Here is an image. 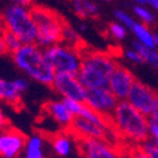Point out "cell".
Segmentation results:
<instances>
[{"mask_svg": "<svg viewBox=\"0 0 158 158\" xmlns=\"http://www.w3.org/2000/svg\"><path fill=\"white\" fill-rule=\"evenodd\" d=\"M109 122L124 146H141L149 139V118L127 101L118 103L109 117Z\"/></svg>", "mask_w": 158, "mask_h": 158, "instance_id": "6da1fadb", "label": "cell"}, {"mask_svg": "<svg viewBox=\"0 0 158 158\" xmlns=\"http://www.w3.org/2000/svg\"><path fill=\"white\" fill-rule=\"evenodd\" d=\"M118 65L119 64L109 53L82 50V64L78 78L87 89L108 88Z\"/></svg>", "mask_w": 158, "mask_h": 158, "instance_id": "7a4b0ae2", "label": "cell"}, {"mask_svg": "<svg viewBox=\"0 0 158 158\" xmlns=\"http://www.w3.org/2000/svg\"><path fill=\"white\" fill-rule=\"evenodd\" d=\"M11 58L15 67L29 79L52 88L56 73L49 64L43 48L38 44H24Z\"/></svg>", "mask_w": 158, "mask_h": 158, "instance_id": "3957f363", "label": "cell"}, {"mask_svg": "<svg viewBox=\"0 0 158 158\" xmlns=\"http://www.w3.org/2000/svg\"><path fill=\"white\" fill-rule=\"evenodd\" d=\"M31 14L38 29L36 44L47 49L58 43H62V33L64 24V19L55 10H52L47 6L33 5Z\"/></svg>", "mask_w": 158, "mask_h": 158, "instance_id": "277c9868", "label": "cell"}, {"mask_svg": "<svg viewBox=\"0 0 158 158\" xmlns=\"http://www.w3.org/2000/svg\"><path fill=\"white\" fill-rule=\"evenodd\" d=\"M2 22L4 28L13 31L23 44H36L38 29L31 8L8 4L2 11Z\"/></svg>", "mask_w": 158, "mask_h": 158, "instance_id": "5b68a950", "label": "cell"}, {"mask_svg": "<svg viewBox=\"0 0 158 158\" xmlns=\"http://www.w3.org/2000/svg\"><path fill=\"white\" fill-rule=\"evenodd\" d=\"M44 54L55 73L78 74L82 64V50L58 43L44 49Z\"/></svg>", "mask_w": 158, "mask_h": 158, "instance_id": "8992f818", "label": "cell"}, {"mask_svg": "<svg viewBox=\"0 0 158 158\" xmlns=\"http://www.w3.org/2000/svg\"><path fill=\"white\" fill-rule=\"evenodd\" d=\"M75 141V139H74ZM77 148L83 158H123L126 146H115L106 139H77Z\"/></svg>", "mask_w": 158, "mask_h": 158, "instance_id": "52a82bcc", "label": "cell"}, {"mask_svg": "<svg viewBox=\"0 0 158 158\" xmlns=\"http://www.w3.org/2000/svg\"><path fill=\"white\" fill-rule=\"evenodd\" d=\"M52 89L59 95L62 99H73L84 103L87 88L79 81L78 74L70 73H56Z\"/></svg>", "mask_w": 158, "mask_h": 158, "instance_id": "ba28073f", "label": "cell"}, {"mask_svg": "<svg viewBox=\"0 0 158 158\" xmlns=\"http://www.w3.org/2000/svg\"><path fill=\"white\" fill-rule=\"evenodd\" d=\"M127 102L139 113L149 118L158 103V94L144 83L135 81L128 94Z\"/></svg>", "mask_w": 158, "mask_h": 158, "instance_id": "9c48e42d", "label": "cell"}, {"mask_svg": "<svg viewBox=\"0 0 158 158\" xmlns=\"http://www.w3.org/2000/svg\"><path fill=\"white\" fill-rule=\"evenodd\" d=\"M118 103H119V101L117 99L115 95L108 88L88 89L84 101V104L87 107L107 118L112 115Z\"/></svg>", "mask_w": 158, "mask_h": 158, "instance_id": "30bf717a", "label": "cell"}, {"mask_svg": "<svg viewBox=\"0 0 158 158\" xmlns=\"http://www.w3.org/2000/svg\"><path fill=\"white\" fill-rule=\"evenodd\" d=\"M28 137L14 127L0 133V156L3 158H19L24 153Z\"/></svg>", "mask_w": 158, "mask_h": 158, "instance_id": "8fae6325", "label": "cell"}, {"mask_svg": "<svg viewBox=\"0 0 158 158\" xmlns=\"http://www.w3.org/2000/svg\"><path fill=\"white\" fill-rule=\"evenodd\" d=\"M135 81L137 79L134 78L133 73L128 68H126L123 65H118L115 72L112 75L108 89L115 95V98L119 102L127 101L128 94H129L133 84L135 83Z\"/></svg>", "mask_w": 158, "mask_h": 158, "instance_id": "7c38bea8", "label": "cell"}, {"mask_svg": "<svg viewBox=\"0 0 158 158\" xmlns=\"http://www.w3.org/2000/svg\"><path fill=\"white\" fill-rule=\"evenodd\" d=\"M43 110L52 118V119L62 127V131H68L74 121V115L69 112L63 99H50L47 101L43 106Z\"/></svg>", "mask_w": 158, "mask_h": 158, "instance_id": "4fadbf2b", "label": "cell"}, {"mask_svg": "<svg viewBox=\"0 0 158 158\" xmlns=\"http://www.w3.org/2000/svg\"><path fill=\"white\" fill-rule=\"evenodd\" d=\"M47 139L50 142L52 148L54 153L58 157H69L72 153V147H73V135L69 133V131H60L55 132L52 135H45Z\"/></svg>", "mask_w": 158, "mask_h": 158, "instance_id": "5bb4252c", "label": "cell"}, {"mask_svg": "<svg viewBox=\"0 0 158 158\" xmlns=\"http://www.w3.org/2000/svg\"><path fill=\"white\" fill-rule=\"evenodd\" d=\"M22 93L18 90L14 81L0 78V101H3L13 107L22 104Z\"/></svg>", "mask_w": 158, "mask_h": 158, "instance_id": "9a60e30c", "label": "cell"}, {"mask_svg": "<svg viewBox=\"0 0 158 158\" xmlns=\"http://www.w3.org/2000/svg\"><path fill=\"white\" fill-rule=\"evenodd\" d=\"M44 133H34L28 137L27 144L24 148V158H45L44 153Z\"/></svg>", "mask_w": 158, "mask_h": 158, "instance_id": "2e32d148", "label": "cell"}, {"mask_svg": "<svg viewBox=\"0 0 158 158\" xmlns=\"http://www.w3.org/2000/svg\"><path fill=\"white\" fill-rule=\"evenodd\" d=\"M131 30L133 31L134 36L137 38V42H139L141 44H143L147 48L156 49V45H154V34L147 28L146 24L135 22V24L133 25V28Z\"/></svg>", "mask_w": 158, "mask_h": 158, "instance_id": "e0dca14e", "label": "cell"}, {"mask_svg": "<svg viewBox=\"0 0 158 158\" xmlns=\"http://www.w3.org/2000/svg\"><path fill=\"white\" fill-rule=\"evenodd\" d=\"M132 48L142 55L144 63H147V64L152 65L153 68L158 69V50L157 49L147 48V47H144L143 44H141L139 42H137V40L133 42Z\"/></svg>", "mask_w": 158, "mask_h": 158, "instance_id": "ac0fdd59", "label": "cell"}, {"mask_svg": "<svg viewBox=\"0 0 158 158\" xmlns=\"http://www.w3.org/2000/svg\"><path fill=\"white\" fill-rule=\"evenodd\" d=\"M62 43L77 48L79 50H82V40H81V36H79V33L68 23L64 24L63 28V33H62Z\"/></svg>", "mask_w": 158, "mask_h": 158, "instance_id": "d6986e66", "label": "cell"}, {"mask_svg": "<svg viewBox=\"0 0 158 158\" xmlns=\"http://www.w3.org/2000/svg\"><path fill=\"white\" fill-rule=\"evenodd\" d=\"M0 33H2V35H3V38H4V42H5L6 47H8L9 54L13 55L14 53H16L19 49H20V48L24 45V44L22 43L20 39H19L13 31H10V30L3 28V30L0 31Z\"/></svg>", "mask_w": 158, "mask_h": 158, "instance_id": "ffe728a7", "label": "cell"}, {"mask_svg": "<svg viewBox=\"0 0 158 158\" xmlns=\"http://www.w3.org/2000/svg\"><path fill=\"white\" fill-rule=\"evenodd\" d=\"M133 11L134 14L139 18V20L143 23V24H152L153 20H154V15L153 13L147 9L144 5H135L133 8Z\"/></svg>", "mask_w": 158, "mask_h": 158, "instance_id": "44dd1931", "label": "cell"}, {"mask_svg": "<svg viewBox=\"0 0 158 158\" xmlns=\"http://www.w3.org/2000/svg\"><path fill=\"white\" fill-rule=\"evenodd\" d=\"M114 18H115L117 23L122 24V25L126 27L127 29H132L133 25L135 24V22L133 20V18H132L128 13H126L124 10H119V9L115 10V11H114Z\"/></svg>", "mask_w": 158, "mask_h": 158, "instance_id": "7402d4cb", "label": "cell"}, {"mask_svg": "<svg viewBox=\"0 0 158 158\" xmlns=\"http://www.w3.org/2000/svg\"><path fill=\"white\" fill-rule=\"evenodd\" d=\"M108 30L112 34V36L115 38L117 40H123V39L127 36V28L119 23H117V22H112L108 25Z\"/></svg>", "mask_w": 158, "mask_h": 158, "instance_id": "603a6c76", "label": "cell"}, {"mask_svg": "<svg viewBox=\"0 0 158 158\" xmlns=\"http://www.w3.org/2000/svg\"><path fill=\"white\" fill-rule=\"evenodd\" d=\"M64 104L67 106V108L69 109V112L74 115V117H79L82 114V110L84 108V103L78 102V101H73V99H63Z\"/></svg>", "mask_w": 158, "mask_h": 158, "instance_id": "cb8c5ba5", "label": "cell"}, {"mask_svg": "<svg viewBox=\"0 0 158 158\" xmlns=\"http://www.w3.org/2000/svg\"><path fill=\"white\" fill-rule=\"evenodd\" d=\"M124 154L128 158H151L138 146H126L124 147Z\"/></svg>", "mask_w": 158, "mask_h": 158, "instance_id": "d4e9b609", "label": "cell"}, {"mask_svg": "<svg viewBox=\"0 0 158 158\" xmlns=\"http://www.w3.org/2000/svg\"><path fill=\"white\" fill-rule=\"evenodd\" d=\"M138 147H139L144 153H147L151 158H158V147L151 139L146 141L144 143H142L141 146H138Z\"/></svg>", "mask_w": 158, "mask_h": 158, "instance_id": "484cf974", "label": "cell"}, {"mask_svg": "<svg viewBox=\"0 0 158 158\" xmlns=\"http://www.w3.org/2000/svg\"><path fill=\"white\" fill-rule=\"evenodd\" d=\"M83 5H84L87 18H93V16H97L98 14H99L98 5L94 2H92V0H83Z\"/></svg>", "mask_w": 158, "mask_h": 158, "instance_id": "4316f807", "label": "cell"}, {"mask_svg": "<svg viewBox=\"0 0 158 158\" xmlns=\"http://www.w3.org/2000/svg\"><path fill=\"white\" fill-rule=\"evenodd\" d=\"M124 56L128 59L129 62H132V63H134V64H143V63H144L142 55L138 53L137 50H134L133 48L124 50Z\"/></svg>", "mask_w": 158, "mask_h": 158, "instance_id": "83f0119b", "label": "cell"}, {"mask_svg": "<svg viewBox=\"0 0 158 158\" xmlns=\"http://www.w3.org/2000/svg\"><path fill=\"white\" fill-rule=\"evenodd\" d=\"M72 8H73L74 14L78 15L81 19H85V18H87L83 2H81V0H74V2H72Z\"/></svg>", "mask_w": 158, "mask_h": 158, "instance_id": "f1b7e54d", "label": "cell"}, {"mask_svg": "<svg viewBox=\"0 0 158 158\" xmlns=\"http://www.w3.org/2000/svg\"><path fill=\"white\" fill-rule=\"evenodd\" d=\"M13 81H14V83H15V85H16L18 90L22 94H23V93H25V92L29 89V85H30V83H29V81H28V78H24V77H19V78H15V79H13Z\"/></svg>", "mask_w": 158, "mask_h": 158, "instance_id": "f546056e", "label": "cell"}, {"mask_svg": "<svg viewBox=\"0 0 158 158\" xmlns=\"http://www.w3.org/2000/svg\"><path fill=\"white\" fill-rule=\"evenodd\" d=\"M149 139L153 143H158V123L149 121Z\"/></svg>", "mask_w": 158, "mask_h": 158, "instance_id": "4dcf8cb0", "label": "cell"}, {"mask_svg": "<svg viewBox=\"0 0 158 158\" xmlns=\"http://www.w3.org/2000/svg\"><path fill=\"white\" fill-rule=\"evenodd\" d=\"M10 126V122H9V118L6 117V114L4 113V110L0 108V133H2L3 131L8 129Z\"/></svg>", "mask_w": 158, "mask_h": 158, "instance_id": "1f68e13d", "label": "cell"}, {"mask_svg": "<svg viewBox=\"0 0 158 158\" xmlns=\"http://www.w3.org/2000/svg\"><path fill=\"white\" fill-rule=\"evenodd\" d=\"M9 4H15V5H22V6H33V0H8Z\"/></svg>", "mask_w": 158, "mask_h": 158, "instance_id": "d6a6232c", "label": "cell"}, {"mask_svg": "<svg viewBox=\"0 0 158 158\" xmlns=\"http://www.w3.org/2000/svg\"><path fill=\"white\" fill-rule=\"evenodd\" d=\"M6 54H9V50H8V47L4 42V38H3L2 33H0V56L6 55Z\"/></svg>", "mask_w": 158, "mask_h": 158, "instance_id": "836d02e7", "label": "cell"}, {"mask_svg": "<svg viewBox=\"0 0 158 158\" xmlns=\"http://www.w3.org/2000/svg\"><path fill=\"white\" fill-rule=\"evenodd\" d=\"M149 121L158 123V103H157V106H156V109H154V112H153V113H152V115L149 117Z\"/></svg>", "mask_w": 158, "mask_h": 158, "instance_id": "e575fe53", "label": "cell"}, {"mask_svg": "<svg viewBox=\"0 0 158 158\" xmlns=\"http://www.w3.org/2000/svg\"><path fill=\"white\" fill-rule=\"evenodd\" d=\"M148 5H151L153 9L158 11V0H148Z\"/></svg>", "mask_w": 158, "mask_h": 158, "instance_id": "d590c367", "label": "cell"}, {"mask_svg": "<svg viewBox=\"0 0 158 158\" xmlns=\"http://www.w3.org/2000/svg\"><path fill=\"white\" fill-rule=\"evenodd\" d=\"M88 30V25L85 24V22H82L81 24H79V31H87Z\"/></svg>", "mask_w": 158, "mask_h": 158, "instance_id": "8d00e7d4", "label": "cell"}, {"mask_svg": "<svg viewBox=\"0 0 158 158\" xmlns=\"http://www.w3.org/2000/svg\"><path fill=\"white\" fill-rule=\"evenodd\" d=\"M132 2L137 3V5H146V4H148V0H132Z\"/></svg>", "mask_w": 158, "mask_h": 158, "instance_id": "74e56055", "label": "cell"}, {"mask_svg": "<svg viewBox=\"0 0 158 158\" xmlns=\"http://www.w3.org/2000/svg\"><path fill=\"white\" fill-rule=\"evenodd\" d=\"M154 45H156V49L158 50V33L154 34Z\"/></svg>", "mask_w": 158, "mask_h": 158, "instance_id": "f35d334b", "label": "cell"}, {"mask_svg": "<svg viewBox=\"0 0 158 158\" xmlns=\"http://www.w3.org/2000/svg\"><path fill=\"white\" fill-rule=\"evenodd\" d=\"M103 2H106V3H108V2H110V0H103Z\"/></svg>", "mask_w": 158, "mask_h": 158, "instance_id": "ab89813d", "label": "cell"}, {"mask_svg": "<svg viewBox=\"0 0 158 158\" xmlns=\"http://www.w3.org/2000/svg\"><path fill=\"white\" fill-rule=\"evenodd\" d=\"M123 158H128V157H127V156H126V154H124V157H123Z\"/></svg>", "mask_w": 158, "mask_h": 158, "instance_id": "60d3db41", "label": "cell"}, {"mask_svg": "<svg viewBox=\"0 0 158 158\" xmlns=\"http://www.w3.org/2000/svg\"><path fill=\"white\" fill-rule=\"evenodd\" d=\"M70 2H74V0H70ZM81 2H83V0H81Z\"/></svg>", "mask_w": 158, "mask_h": 158, "instance_id": "b9f144b4", "label": "cell"}, {"mask_svg": "<svg viewBox=\"0 0 158 158\" xmlns=\"http://www.w3.org/2000/svg\"><path fill=\"white\" fill-rule=\"evenodd\" d=\"M154 144H156V146H157V147H158V143H154Z\"/></svg>", "mask_w": 158, "mask_h": 158, "instance_id": "7bdbcfd3", "label": "cell"}, {"mask_svg": "<svg viewBox=\"0 0 158 158\" xmlns=\"http://www.w3.org/2000/svg\"><path fill=\"white\" fill-rule=\"evenodd\" d=\"M19 158H24V157H19Z\"/></svg>", "mask_w": 158, "mask_h": 158, "instance_id": "ee69618b", "label": "cell"}]
</instances>
